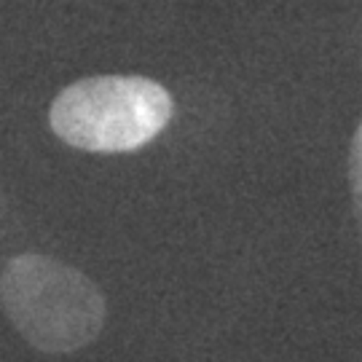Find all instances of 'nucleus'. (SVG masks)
I'll list each match as a JSON object with an SVG mask.
<instances>
[{
    "label": "nucleus",
    "mask_w": 362,
    "mask_h": 362,
    "mask_svg": "<svg viewBox=\"0 0 362 362\" xmlns=\"http://www.w3.org/2000/svg\"><path fill=\"white\" fill-rule=\"evenodd\" d=\"M0 303L33 349L70 354L97 341L105 298L83 272L49 255H16L0 274Z\"/></svg>",
    "instance_id": "obj_1"
},
{
    "label": "nucleus",
    "mask_w": 362,
    "mask_h": 362,
    "mask_svg": "<svg viewBox=\"0 0 362 362\" xmlns=\"http://www.w3.org/2000/svg\"><path fill=\"white\" fill-rule=\"evenodd\" d=\"M169 118V91L140 76L83 78L59 91L49 110L54 134L91 153L143 148L167 127Z\"/></svg>",
    "instance_id": "obj_2"
},
{
    "label": "nucleus",
    "mask_w": 362,
    "mask_h": 362,
    "mask_svg": "<svg viewBox=\"0 0 362 362\" xmlns=\"http://www.w3.org/2000/svg\"><path fill=\"white\" fill-rule=\"evenodd\" d=\"M349 185H351V204H354V218L362 233V124L354 132L349 153Z\"/></svg>",
    "instance_id": "obj_3"
}]
</instances>
